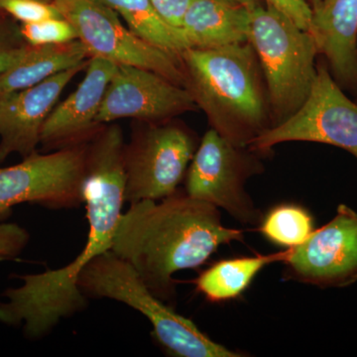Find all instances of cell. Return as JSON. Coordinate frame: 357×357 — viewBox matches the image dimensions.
<instances>
[{"label":"cell","mask_w":357,"mask_h":357,"mask_svg":"<svg viewBox=\"0 0 357 357\" xmlns=\"http://www.w3.org/2000/svg\"><path fill=\"white\" fill-rule=\"evenodd\" d=\"M124 138L119 124L102 128L86 145L84 204L88 241L76 259L58 269L20 276L22 284L7 289L0 301V323L22 326L29 340H41L65 319L88 307L77 277L98 256L112 250L122 215L126 189Z\"/></svg>","instance_id":"6da1fadb"},{"label":"cell","mask_w":357,"mask_h":357,"mask_svg":"<svg viewBox=\"0 0 357 357\" xmlns=\"http://www.w3.org/2000/svg\"><path fill=\"white\" fill-rule=\"evenodd\" d=\"M244 243L243 230L222 225L220 208L178 190L166 198L130 204L122 213L112 251L135 269L169 306L177 299L174 274L198 269L222 245Z\"/></svg>","instance_id":"7a4b0ae2"},{"label":"cell","mask_w":357,"mask_h":357,"mask_svg":"<svg viewBox=\"0 0 357 357\" xmlns=\"http://www.w3.org/2000/svg\"><path fill=\"white\" fill-rule=\"evenodd\" d=\"M185 88L211 128L239 147L273 128L267 86L249 42L215 49L189 48L180 55Z\"/></svg>","instance_id":"3957f363"},{"label":"cell","mask_w":357,"mask_h":357,"mask_svg":"<svg viewBox=\"0 0 357 357\" xmlns=\"http://www.w3.org/2000/svg\"><path fill=\"white\" fill-rule=\"evenodd\" d=\"M77 287L86 299H109L142 314L153 328L159 344L180 357H241L244 354L218 344L157 298L135 269L112 250L98 256L77 277Z\"/></svg>","instance_id":"277c9868"},{"label":"cell","mask_w":357,"mask_h":357,"mask_svg":"<svg viewBox=\"0 0 357 357\" xmlns=\"http://www.w3.org/2000/svg\"><path fill=\"white\" fill-rule=\"evenodd\" d=\"M248 42L262 70L274 128L309 98L317 77L318 48L311 33L261 4L251 8Z\"/></svg>","instance_id":"5b68a950"},{"label":"cell","mask_w":357,"mask_h":357,"mask_svg":"<svg viewBox=\"0 0 357 357\" xmlns=\"http://www.w3.org/2000/svg\"><path fill=\"white\" fill-rule=\"evenodd\" d=\"M261 155L239 147L211 128L199 141L185 177V192L222 208L237 222L258 227L262 211L245 190L248 178L263 172Z\"/></svg>","instance_id":"8992f818"},{"label":"cell","mask_w":357,"mask_h":357,"mask_svg":"<svg viewBox=\"0 0 357 357\" xmlns=\"http://www.w3.org/2000/svg\"><path fill=\"white\" fill-rule=\"evenodd\" d=\"M145 123L124 145L126 203L158 201L178 191L199 146L196 135L173 119Z\"/></svg>","instance_id":"52a82bcc"},{"label":"cell","mask_w":357,"mask_h":357,"mask_svg":"<svg viewBox=\"0 0 357 357\" xmlns=\"http://www.w3.org/2000/svg\"><path fill=\"white\" fill-rule=\"evenodd\" d=\"M69 20L89 58H102L116 65L153 70L184 86L180 56L148 43L123 25L119 16L98 0H48Z\"/></svg>","instance_id":"ba28073f"},{"label":"cell","mask_w":357,"mask_h":357,"mask_svg":"<svg viewBox=\"0 0 357 357\" xmlns=\"http://www.w3.org/2000/svg\"><path fill=\"white\" fill-rule=\"evenodd\" d=\"M292 141L332 145L357 159V102L335 83L326 63L317 65L311 93L299 110L258 136L248 148L263 156L276 145Z\"/></svg>","instance_id":"9c48e42d"},{"label":"cell","mask_w":357,"mask_h":357,"mask_svg":"<svg viewBox=\"0 0 357 357\" xmlns=\"http://www.w3.org/2000/svg\"><path fill=\"white\" fill-rule=\"evenodd\" d=\"M86 145L35 152L16 165L0 168V222L13 206L30 203L61 210L84 204Z\"/></svg>","instance_id":"30bf717a"},{"label":"cell","mask_w":357,"mask_h":357,"mask_svg":"<svg viewBox=\"0 0 357 357\" xmlns=\"http://www.w3.org/2000/svg\"><path fill=\"white\" fill-rule=\"evenodd\" d=\"M284 280L321 289L347 288L357 283V211L338 204L335 217L314 229L296 248H288Z\"/></svg>","instance_id":"8fae6325"},{"label":"cell","mask_w":357,"mask_h":357,"mask_svg":"<svg viewBox=\"0 0 357 357\" xmlns=\"http://www.w3.org/2000/svg\"><path fill=\"white\" fill-rule=\"evenodd\" d=\"M198 109L191 93L153 70L117 65L96 117L100 126L122 119L171 121Z\"/></svg>","instance_id":"7c38bea8"},{"label":"cell","mask_w":357,"mask_h":357,"mask_svg":"<svg viewBox=\"0 0 357 357\" xmlns=\"http://www.w3.org/2000/svg\"><path fill=\"white\" fill-rule=\"evenodd\" d=\"M88 62L0 98V164L10 155L20 154L25 158L37 151L45 121L66 86Z\"/></svg>","instance_id":"4fadbf2b"},{"label":"cell","mask_w":357,"mask_h":357,"mask_svg":"<svg viewBox=\"0 0 357 357\" xmlns=\"http://www.w3.org/2000/svg\"><path fill=\"white\" fill-rule=\"evenodd\" d=\"M116 64L102 58H89L81 84L62 102L56 105L41 133L46 151L88 144L100 131L96 122L103 96Z\"/></svg>","instance_id":"5bb4252c"},{"label":"cell","mask_w":357,"mask_h":357,"mask_svg":"<svg viewBox=\"0 0 357 357\" xmlns=\"http://www.w3.org/2000/svg\"><path fill=\"white\" fill-rule=\"evenodd\" d=\"M307 32L335 83L357 93V0H321Z\"/></svg>","instance_id":"9a60e30c"},{"label":"cell","mask_w":357,"mask_h":357,"mask_svg":"<svg viewBox=\"0 0 357 357\" xmlns=\"http://www.w3.org/2000/svg\"><path fill=\"white\" fill-rule=\"evenodd\" d=\"M250 10L234 0H192L181 29L190 48L244 43L248 42Z\"/></svg>","instance_id":"2e32d148"},{"label":"cell","mask_w":357,"mask_h":357,"mask_svg":"<svg viewBox=\"0 0 357 357\" xmlns=\"http://www.w3.org/2000/svg\"><path fill=\"white\" fill-rule=\"evenodd\" d=\"M89 60L79 40L69 43L30 46L20 61L0 75V98L30 88Z\"/></svg>","instance_id":"e0dca14e"},{"label":"cell","mask_w":357,"mask_h":357,"mask_svg":"<svg viewBox=\"0 0 357 357\" xmlns=\"http://www.w3.org/2000/svg\"><path fill=\"white\" fill-rule=\"evenodd\" d=\"M288 255L287 248L273 255L220 260L206 268L191 282L196 286L197 292L213 304L236 300L248 290L262 269L272 263L283 262Z\"/></svg>","instance_id":"ac0fdd59"},{"label":"cell","mask_w":357,"mask_h":357,"mask_svg":"<svg viewBox=\"0 0 357 357\" xmlns=\"http://www.w3.org/2000/svg\"><path fill=\"white\" fill-rule=\"evenodd\" d=\"M126 21L136 36L162 50L180 56L190 48L181 28L166 22L151 0H98Z\"/></svg>","instance_id":"d6986e66"},{"label":"cell","mask_w":357,"mask_h":357,"mask_svg":"<svg viewBox=\"0 0 357 357\" xmlns=\"http://www.w3.org/2000/svg\"><path fill=\"white\" fill-rule=\"evenodd\" d=\"M258 227L268 241L286 249L304 243L316 229L311 213L297 204L274 206L263 215Z\"/></svg>","instance_id":"ffe728a7"},{"label":"cell","mask_w":357,"mask_h":357,"mask_svg":"<svg viewBox=\"0 0 357 357\" xmlns=\"http://www.w3.org/2000/svg\"><path fill=\"white\" fill-rule=\"evenodd\" d=\"M20 34L30 46L64 44L79 40L74 26L64 17L49 18L31 24H22Z\"/></svg>","instance_id":"44dd1931"},{"label":"cell","mask_w":357,"mask_h":357,"mask_svg":"<svg viewBox=\"0 0 357 357\" xmlns=\"http://www.w3.org/2000/svg\"><path fill=\"white\" fill-rule=\"evenodd\" d=\"M0 10L8 13L22 24L63 17L57 7L48 0H0Z\"/></svg>","instance_id":"7402d4cb"},{"label":"cell","mask_w":357,"mask_h":357,"mask_svg":"<svg viewBox=\"0 0 357 357\" xmlns=\"http://www.w3.org/2000/svg\"><path fill=\"white\" fill-rule=\"evenodd\" d=\"M29 239V232L17 223L0 222V261L20 256Z\"/></svg>","instance_id":"603a6c76"},{"label":"cell","mask_w":357,"mask_h":357,"mask_svg":"<svg viewBox=\"0 0 357 357\" xmlns=\"http://www.w3.org/2000/svg\"><path fill=\"white\" fill-rule=\"evenodd\" d=\"M265 2L266 6L287 15L302 29L309 30L312 8L307 0H265Z\"/></svg>","instance_id":"cb8c5ba5"},{"label":"cell","mask_w":357,"mask_h":357,"mask_svg":"<svg viewBox=\"0 0 357 357\" xmlns=\"http://www.w3.org/2000/svg\"><path fill=\"white\" fill-rule=\"evenodd\" d=\"M157 13L169 24L181 28L192 0H151Z\"/></svg>","instance_id":"d4e9b609"},{"label":"cell","mask_w":357,"mask_h":357,"mask_svg":"<svg viewBox=\"0 0 357 357\" xmlns=\"http://www.w3.org/2000/svg\"><path fill=\"white\" fill-rule=\"evenodd\" d=\"M28 44L14 43L8 32L0 29V75L24 55Z\"/></svg>","instance_id":"484cf974"},{"label":"cell","mask_w":357,"mask_h":357,"mask_svg":"<svg viewBox=\"0 0 357 357\" xmlns=\"http://www.w3.org/2000/svg\"><path fill=\"white\" fill-rule=\"evenodd\" d=\"M234 1L238 2V3L243 4V6L252 8L260 4V0H234Z\"/></svg>","instance_id":"4316f807"},{"label":"cell","mask_w":357,"mask_h":357,"mask_svg":"<svg viewBox=\"0 0 357 357\" xmlns=\"http://www.w3.org/2000/svg\"><path fill=\"white\" fill-rule=\"evenodd\" d=\"M307 3L310 4V6H311V8H314V7H316L319 3V1L321 0H307Z\"/></svg>","instance_id":"83f0119b"}]
</instances>
